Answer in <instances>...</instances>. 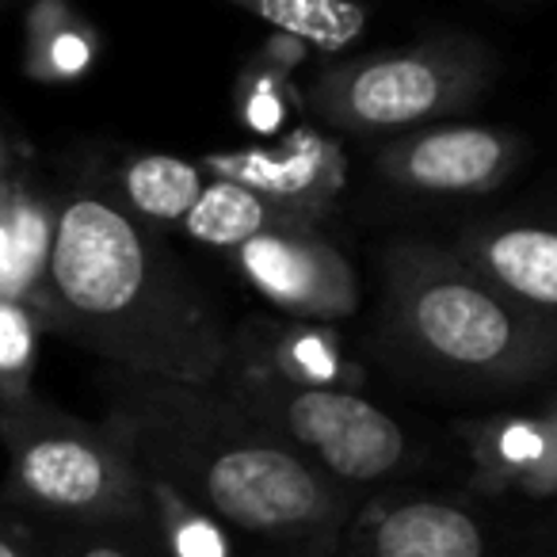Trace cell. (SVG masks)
Wrapping results in <instances>:
<instances>
[{"label": "cell", "mask_w": 557, "mask_h": 557, "mask_svg": "<svg viewBox=\"0 0 557 557\" xmlns=\"http://www.w3.org/2000/svg\"><path fill=\"white\" fill-rule=\"evenodd\" d=\"M103 428L149 488L240 539L298 549L333 546L359 504L218 386L111 367Z\"/></svg>", "instance_id": "cell-1"}, {"label": "cell", "mask_w": 557, "mask_h": 557, "mask_svg": "<svg viewBox=\"0 0 557 557\" xmlns=\"http://www.w3.org/2000/svg\"><path fill=\"white\" fill-rule=\"evenodd\" d=\"M47 321L115 371L214 386L233 333L172 248L108 191L58 202L47 237Z\"/></svg>", "instance_id": "cell-2"}, {"label": "cell", "mask_w": 557, "mask_h": 557, "mask_svg": "<svg viewBox=\"0 0 557 557\" xmlns=\"http://www.w3.org/2000/svg\"><path fill=\"white\" fill-rule=\"evenodd\" d=\"M374 351L412 386L504 397L549 374L557 318L504 298L455 248L397 240L382 260Z\"/></svg>", "instance_id": "cell-3"}, {"label": "cell", "mask_w": 557, "mask_h": 557, "mask_svg": "<svg viewBox=\"0 0 557 557\" xmlns=\"http://www.w3.org/2000/svg\"><path fill=\"white\" fill-rule=\"evenodd\" d=\"M214 386L356 500L401 485L417 466V447L401 420L351 386L283 374L233 341Z\"/></svg>", "instance_id": "cell-4"}, {"label": "cell", "mask_w": 557, "mask_h": 557, "mask_svg": "<svg viewBox=\"0 0 557 557\" xmlns=\"http://www.w3.org/2000/svg\"><path fill=\"white\" fill-rule=\"evenodd\" d=\"M9 485L32 508L77 527L153 519V488L103 424L62 412L27 389H0Z\"/></svg>", "instance_id": "cell-5"}, {"label": "cell", "mask_w": 557, "mask_h": 557, "mask_svg": "<svg viewBox=\"0 0 557 557\" xmlns=\"http://www.w3.org/2000/svg\"><path fill=\"white\" fill-rule=\"evenodd\" d=\"M493 54L470 39L420 42L333 62L313 81L310 103L321 123L348 134L420 131L462 111L485 92Z\"/></svg>", "instance_id": "cell-6"}, {"label": "cell", "mask_w": 557, "mask_h": 557, "mask_svg": "<svg viewBox=\"0 0 557 557\" xmlns=\"http://www.w3.org/2000/svg\"><path fill=\"white\" fill-rule=\"evenodd\" d=\"M348 557H527L493 496L382 488L344 523Z\"/></svg>", "instance_id": "cell-7"}, {"label": "cell", "mask_w": 557, "mask_h": 557, "mask_svg": "<svg viewBox=\"0 0 557 557\" xmlns=\"http://www.w3.org/2000/svg\"><path fill=\"white\" fill-rule=\"evenodd\" d=\"M248 287L295 321H341L359 306V278L348 256L318 222H278L233 248Z\"/></svg>", "instance_id": "cell-8"}, {"label": "cell", "mask_w": 557, "mask_h": 557, "mask_svg": "<svg viewBox=\"0 0 557 557\" xmlns=\"http://www.w3.org/2000/svg\"><path fill=\"white\" fill-rule=\"evenodd\" d=\"M523 149V138L500 126L432 123L386 141L379 176L417 195H481L516 172Z\"/></svg>", "instance_id": "cell-9"}, {"label": "cell", "mask_w": 557, "mask_h": 557, "mask_svg": "<svg viewBox=\"0 0 557 557\" xmlns=\"http://www.w3.org/2000/svg\"><path fill=\"white\" fill-rule=\"evenodd\" d=\"M210 180H230L248 187L290 218L318 222L344 191L348 164L344 149L321 138L318 131H295L275 146H245L230 153H210L199 161Z\"/></svg>", "instance_id": "cell-10"}, {"label": "cell", "mask_w": 557, "mask_h": 557, "mask_svg": "<svg viewBox=\"0 0 557 557\" xmlns=\"http://www.w3.org/2000/svg\"><path fill=\"white\" fill-rule=\"evenodd\" d=\"M455 252L504 298L557 318V233L542 222H485Z\"/></svg>", "instance_id": "cell-11"}, {"label": "cell", "mask_w": 557, "mask_h": 557, "mask_svg": "<svg viewBox=\"0 0 557 557\" xmlns=\"http://www.w3.org/2000/svg\"><path fill=\"white\" fill-rule=\"evenodd\" d=\"M473 462V481L485 496H523L549 500L557 485L554 412L542 417L481 420L466 435Z\"/></svg>", "instance_id": "cell-12"}, {"label": "cell", "mask_w": 557, "mask_h": 557, "mask_svg": "<svg viewBox=\"0 0 557 557\" xmlns=\"http://www.w3.org/2000/svg\"><path fill=\"white\" fill-rule=\"evenodd\" d=\"M298 47L341 54L363 35L367 9L359 0H225Z\"/></svg>", "instance_id": "cell-13"}, {"label": "cell", "mask_w": 557, "mask_h": 557, "mask_svg": "<svg viewBox=\"0 0 557 557\" xmlns=\"http://www.w3.org/2000/svg\"><path fill=\"white\" fill-rule=\"evenodd\" d=\"M123 207L146 225L161 222H184V214L195 207L207 172L199 161H180L169 153H146L126 161L123 169Z\"/></svg>", "instance_id": "cell-14"}, {"label": "cell", "mask_w": 557, "mask_h": 557, "mask_svg": "<svg viewBox=\"0 0 557 557\" xmlns=\"http://www.w3.org/2000/svg\"><path fill=\"white\" fill-rule=\"evenodd\" d=\"M278 222H295L290 214L275 210L271 202H263L260 195H252L248 187L230 184V180H207L195 199V207L184 214V230L191 233L199 245L210 248H237L245 240H252L256 233L271 230ZM310 222V218H306Z\"/></svg>", "instance_id": "cell-15"}, {"label": "cell", "mask_w": 557, "mask_h": 557, "mask_svg": "<svg viewBox=\"0 0 557 557\" xmlns=\"http://www.w3.org/2000/svg\"><path fill=\"white\" fill-rule=\"evenodd\" d=\"M27 207L16 199L9 180H0V298H16V278L12 271L27 260L32 240H27Z\"/></svg>", "instance_id": "cell-16"}, {"label": "cell", "mask_w": 557, "mask_h": 557, "mask_svg": "<svg viewBox=\"0 0 557 557\" xmlns=\"http://www.w3.org/2000/svg\"><path fill=\"white\" fill-rule=\"evenodd\" d=\"M149 523V519H141ZM141 523H92L85 527V539L77 542L73 557H149L146 546L138 542Z\"/></svg>", "instance_id": "cell-17"}, {"label": "cell", "mask_w": 557, "mask_h": 557, "mask_svg": "<svg viewBox=\"0 0 557 557\" xmlns=\"http://www.w3.org/2000/svg\"><path fill=\"white\" fill-rule=\"evenodd\" d=\"M0 557H35L32 539L24 534V527L9 523L4 516H0Z\"/></svg>", "instance_id": "cell-18"}, {"label": "cell", "mask_w": 557, "mask_h": 557, "mask_svg": "<svg viewBox=\"0 0 557 557\" xmlns=\"http://www.w3.org/2000/svg\"><path fill=\"white\" fill-rule=\"evenodd\" d=\"M9 176V141L0 138V180Z\"/></svg>", "instance_id": "cell-19"}]
</instances>
